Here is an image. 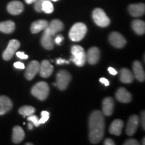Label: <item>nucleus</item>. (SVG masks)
<instances>
[{"mask_svg":"<svg viewBox=\"0 0 145 145\" xmlns=\"http://www.w3.org/2000/svg\"><path fill=\"white\" fill-rule=\"evenodd\" d=\"M90 142L96 144L102 140L104 135L105 120L104 114L99 110H95L91 114L89 118Z\"/></svg>","mask_w":145,"mask_h":145,"instance_id":"1","label":"nucleus"},{"mask_svg":"<svg viewBox=\"0 0 145 145\" xmlns=\"http://www.w3.org/2000/svg\"><path fill=\"white\" fill-rule=\"evenodd\" d=\"M88 32V28L83 23L78 22L73 25L71 28L69 34L70 39L72 41L79 42L83 39Z\"/></svg>","mask_w":145,"mask_h":145,"instance_id":"2","label":"nucleus"},{"mask_svg":"<svg viewBox=\"0 0 145 145\" xmlns=\"http://www.w3.org/2000/svg\"><path fill=\"white\" fill-rule=\"evenodd\" d=\"M72 57L71 60L78 67H83L86 64V53L85 52L84 48L79 45H74L71 47Z\"/></svg>","mask_w":145,"mask_h":145,"instance_id":"3","label":"nucleus"},{"mask_svg":"<svg viewBox=\"0 0 145 145\" xmlns=\"http://www.w3.org/2000/svg\"><path fill=\"white\" fill-rule=\"evenodd\" d=\"M49 86H48V83L44 82V81H40V82L36 83L32 87L31 90L32 95L42 101L44 100L48 97V95H49Z\"/></svg>","mask_w":145,"mask_h":145,"instance_id":"4","label":"nucleus"},{"mask_svg":"<svg viewBox=\"0 0 145 145\" xmlns=\"http://www.w3.org/2000/svg\"><path fill=\"white\" fill-rule=\"evenodd\" d=\"M92 18L96 24L99 27H107L110 25V20L102 9L95 8L92 13Z\"/></svg>","mask_w":145,"mask_h":145,"instance_id":"5","label":"nucleus"},{"mask_svg":"<svg viewBox=\"0 0 145 145\" xmlns=\"http://www.w3.org/2000/svg\"><path fill=\"white\" fill-rule=\"evenodd\" d=\"M57 88L60 90H65L67 88L71 80V75L68 71L65 70H61L58 72L57 75Z\"/></svg>","mask_w":145,"mask_h":145,"instance_id":"6","label":"nucleus"},{"mask_svg":"<svg viewBox=\"0 0 145 145\" xmlns=\"http://www.w3.org/2000/svg\"><path fill=\"white\" fill-rule=\"evenodd\" d=\"M20 42L18 40H11L9 42L6 49L3 52V59L5 61H10L15 54L16 51H17V50L20 48Z\"/></svg>","mask_w":145,"mask_h":145,"instance_id":"7","label":"nucleus"},{"mask_svg":"<svg viewBox=\"0 0 145 145\" xmlns=\"http://www.w3.org/2000/svg\"><path fill=\"white\" fill-rule=\"evenodd\" d=\"M109 42L112 46L118 48H123L126 44V40L122 34L114 32L109 36Z\"/></svg>","mask_w":145,"mask_h":145,"instance_id":"8","label":"nucleus"},{"mask_svg":"<svg viewBox=\"0 0 145 145\" xmlns=\"http://www.w3.org/2000/svg\"><path fill=\"white\" fill-rule=\"evenodd\" d=\"M40 71V63L37 61H32L27 67L25 77L28 80L30 81L37 75Z\"/></svg>","mask_w":145,"mask_h":145,"instance_id":"9","label":"nucleus"},{"mask_svg":"<svg viewBox=\"0 0 145 145\" xmlns=\"http://www.w3.org/2000/svg\"><path fill=\"white\" fill-rule=\"evenodd\" d=\"M139 121H140V120H139L138 116L137 115H132L130 117L126 129L127 135L130 136V137L135 135L138 126Z\"/></svg>","mask_w":145,"mask_h":145,"instance_id":"10","label":"nucleus"},{"mask_svg":"<svg viewBox=\"0 0 145 145\" xmlns=\"http://www.w3.org/2000/svg\"><path fill=\"white\" fill-rule=\"evenodd\" d=\"M54 71L53 66L47 60H44L40 64V75L43 78H48L52 75Z\"/></svg>","mask_w":145,"mask_h":145,"instance_id":"11","label":"nucleus"},{"mask_svg":"<svg viewBox=\"0 0 145 145\" xmlns=\"http://www.w3.org/2000/svg\"><path fill=\"white\" fill-rule=\"evenodd\" d=\"M100 58V51L97 47H91L86 54L87 61L91 65H95Z\"/></svg>","mask_w":145,"mask_h":145,"instance_id":"12","label":"nucleus"},{"mask_svg":"<svg viewBox=\"0 0 145 145\" xmlns=\"http://www.w3.org/2000/svg\"><path fill=\"white\" fill-rule=\"evenodd\" d=\"M53 36L46 29H45L43 35L41 38V44L45 49L52 50L54 48Z\"/></svg>","mask_w":145,"mask_h":145,"instance_id":"13","label":"nucleus"},{"mask_svg":"<svg viewBox=\"0 0 145 145\" xmlns=\"http://www.w3.org/2000/svg\"><path fill=\"white\" fill-rule=\"evenodd\" d=\"M133 74L135 78L138 81H144L145 80V73L142 64L140 61H135L133 63Z\"/></svg>","mask_w":145,"mask_h":145,"instance_id":"14","label":"nucleus"},{"mask_svg":"<svg viewBox=\"0 0 145 145\" xmlns=\"http://www.w3.org/2000/svg\"><path fill=\"white\" fill-rule=\"evenodd\" d=\"M7 10L12 15H19L24 11V5L20 1H12L8 3Z\"/></svg>","mask_w":145,"mask_h":145,"instance_id":"15","label":"nucleus"},{"mask_svg":"<svg viewBox=\"0 0 145 145\" xmlns=\"http://www.w3.org/2000/svg\"><path fill=\"white\" fill-rule=\"evenodd\" d=\"M114 109V101L113 98L108 97H106L103 101L102 104V113L104 115L110 116L113 114Z\"/></svg>","mask_w":145,"mask_h":145,"instance_id":"16","label":"nucleus"},{"mask_svg":"<svg viewBox=\"0 0 145 145\" xmlns=\"http://www.w3.org/2000/svg\"><path fill=\"white\" fill-rule=\"evenodd\" d=\"M130 15L133 17H140L144 14L145 5L144 3H137L131 4L128 7Z\"/></svg>","mask_w":145,"mask_h":145,"instance_id":"17","label":"nucleus"},{"mask_svg":"<svg viewBox=\"0 0 145 145\" xmlns=\"http://www.w3.org/2000/svg\"><path fill=\"white\" fill-rule=\"evenodd\" d=\"M48 32H50L52 36H54L58 32L62 31L64 29V24L59 20H53L46 28Z\"/></svg>","mask_w":145,"mask_h":145,"instance_id":"18","label":"nucleus"},{"mask_svg":"<svg viewBox=\"0 0 145 145\" xmlns=\"http://www.w3.org/2000/svg\"><path fill=\"white\" fill-rule=\"evenodd\" d=\"M117 100L122 103H129L132 100V95L124 88H120L116 93Z\"/></svg>","mask_w":145,"mask_h":145,"instance_id":"19","label":"nucleus"},{"mask_svg":"<svg viewBox=\"0 0 145 145\" xmlns=\"http://www.w3.org/2000/svg\"><path fill=\"white\" fill-rule=\"evenodd\" d=\"M123 126H124V122L122 120H115L110 125V128H109V132L111 135L120 136L122 133V130Z\"/></svg>","mask_w":145,"mask_h":145,"instance_id":"20","label":"nucleus"},{"mask_svg":"<svg viewBox=\"0 0 145 145\" xmlns=\"http://www.w3.org/2000/svg\"><path fill=\"white\" fill-rule=\"evenodd\" d=\"M48 24H49V23L46 20H39L34 22L32 24L30 30H31L32 33L37 34L42 31V30H44L48 27Z\"/></svg>","mask_w":145,"mask_h":145,"instance_id":"21","label":"nucleus"},{"mask_svg":"<svg viewBox=\"0 0 145 145\" xmlns=\"http://www.w3.org/2000/svg\"><path fill=\"white\" fill-rule=\"evenodd\" d=\"M25 137L24 131L20 126H16L13 128L12 141L14 144H19L24 140Z\"/></svg>","mask_w":145,"mask_h":145,"instance_id":"22","label":"nucleus"},{"mask_svg":"<svg viewBox=\"0 0 145 145\" xmlns=\"http://www.w3.org/2000/svg\"><path fill=\"white\" fill-rule=\"evenodd\" d=\"M135 76L133 72H132L128 69H122L120 71V80L124 83H131L134 81Z\"/></svg>","mask_w":145,"mask_h":145,"instance_id":"23","label":"nucleus"},{"mask_svg":"<svg viewBox=\"0 0 145 145\" xmlns=\"http://www.w3.org/2000/svg\"><path fill=\"white\" fill-rule=\"evenodd\" d=\"M16 28L15 23L11 20L0 22V32L4 34H11Z\"/></svg>","mask_w":145,"mask_h":145,"instance_id":"24","label":"nucleus"},{"mask_svg":"<svg viewBox=\"0 0 145 145\" xmlns=\"http://www.w3.org/2000/svg\"><path fill=\"white\" fill-rule=\"evenodd\" d=\"M132 28L134 31L138 35H142L145 32V23L140 20H136L132 22Z\"/></svg>","mask_w":145,"mask_h":145,"instance_id":"25","label":"nucleus"},{"mask_svg":"<svg viewBox=\"0 0 145 145\" xmlns=\"http://www.w3.org/2000/svg\"><path fill=\"white\" fill-rule=\"evenodd\" d=\"M0 106L5 110L6 113L10 112L13 107V103L8 97L5 95L0 96Z\"/></svg>","mask_w":145,"mask_h":145,"instance_id":"26","label":"nucleus"},{"mask_svg":"<svg viewBox=\"0 0 145 145\" xmlns=\"http://www.w3.org/2000/svg\"><path fill=\"white\" fill-rule=\"evenodd\" d=\"M36 112V109L32 106H24L21 107L18 110L20 114L23 116V117L29 116L34 114V112Z\"/></svg>","mask_w":145,"mask_h":145,"instance_id":"27","label":"nucleus"},{"mask_svg":"<svg viewBox=\"0 0 145 145\" xmlns=\"http://www.w3.org/2000/svg\"><path fill=\"white\" fill-rule=\"evenodd\" d=\"M54 10V7L50 0L44 1L42 4V12L46 14H51Z\"/></svg>","mask_w":145,"mask_h":145,"instance_id":"28","label":"nucleus"},{"mask_svg":"<svg viewBox=\"0 0 145 145\" xmlns=\"http://www.w3.org/2000/svg\"><path fill=\"white\" fill-rule=\"evenodd\" d=\"M41 115L42 117L39 120V124H42L46 123L48 120L49 119V112H46V111H42L41 112Z\"/></svg>","mask_w":145,"mask_h":145,"instance_id":"29","label":"nucleus"},{"mask_svg":"<svg viewBox=\"0 0 145 145\" xmlns=\"http://www.w3.org/2000/svg\"><path fill=\"white\" fill-rule=\"evenodd\" d=\"M39 118H38L37 116L36 115H34V114H32V115H30L28 116V120L29 122H31L32 124H34V126H35L36 127L39 126Z\"/></svg>","mask_w":145,"mask_h":145,"instance_id":"30","label":"nucleus"},{"mask_svg":"<svg viewBox=\"0 0 145 145\" xmlns=\"http://www.w3.org/2000/svg\"><path fill=\"white\" fill-rule=\"evenodd\" d=\"M46 0H36L34 2V9L37 12H42V4Z\"/></svg>","mask_w":145,"mask_h":145,"instance_id":"31","label":"nucleus"},{"mask_svg":"<svg viewBox=\"0 0 145 145\" xmlns=\"http://www.w3.org/2000/svg\"><path fill=\"white\" fill-rule=\"evenodd\" d=\"M124 145H138L139 142L135 139H128L124 143Z\"/></svg>","mask_w":145,"mask_h":145,"instance_id":"32","label":"nucleus"},{"mask_svg":"<svg viewBox=\"0 0 145 145\" xmlns=\"http://www.w3.org/2000/svg\"><path fill=\"white\" fill-rule=\"evenodd\" d=\"M63 40H64V38H63V36L62 35H61V34H59L57 37L54 39V42L56 43V44H58V45H60L61 44V42H62Z\"/></svg>","mask_w":145,"mask_h":145,"instance_id":"33","label":"nucleus"},{"mask_svg":"<svg viewBox=\"0 0 145 145\" xmlns=\"http://www.w3.org/2000/svg\"><path fill=\"white\" fill-rule=\"evenodd\" d=\"M16 56L20 59H27L28 58V56L27 55L23 52H20V51H18L16 52Z\"/></svg>","mask_w":145,"mask_h":145,"instance_id":"34","label":"nucleus"},{"mask_svg":"<svg viewBox=\"0 0 145 145\" xmlns=\"http://www.w3.org/2000/svg\"><path fill=\"white\" fill-rule=\"evenodd\" d=\"M14 67L16 69H25V65L23 64L22 63L20 62V61H18V62H16L14 64Z\"/></svg>","mask_w":145,"mask_h":145,"instance_id":"35","label":"nucleus"},{"mask_svg":"<svg viewBox=\"0 0 145 145\" xmlns=\"http://www.w3.org/2000/svg\"><path fill=\"white\" fill-rule=\"evenodd\" d=\"M56 63L58 65H62V64H69V61H67V60H65L63 59H61V58H59L58 59L57 61H56Z\"/></svg>","mask_w":145,"mask_h":145,"instance_id":"36","label":"nucleus"},{"mask_svg":"<svg viewBox=\"0 0 145 145\" xmlns=\"http://www.w3.org/2000/svg\"><path fill=\"white\" fill-rule=\"evenodd\" d=\"M99 81H100L101 83H103V84H104L105 86H108L109 85H110V82H109V81L106 79V78H105V77L100 78V79H99Z\"/></svg>","mask_w":145,"mask_h":145,"instance_id":"37","label":"nucleus"},{"mask_svg":"<svg viewBox=\"0 0 145 145\" xmlns=\"http://www.w3.org/2000/svg\"><path fill=\"white\" fill-rule=\"evenodd\" d=\"M144 118H145V115H144V112H142L141 113V124H142L143 130H145V122H144Z\"/></svg>","mask_w":145,"mask_h":145,"instance_id":"38","label":"nucleus"},{"mask_svg":"<svg viewBox=\"0 0 145 145\" xmlns=\"http://www.w3.org/2000/svg\"><path fill=\"white\" fill-rule=\"evenodd\" d=\"M104 144L105 145H114L115 142H114L113 140H112L111 138H107L106 140L104 141Z\"/></svg>","mask_w":145,"mask_h":145,"instance_id":"39","label":"nucleus"},{"mask_svg":"<svg viewBox=\"0 0 145 145\" xmlns=\"http://www.w3.org/2000/svg\"><path fill=\"white\" fill-rule=\"evenodd\" d=\"M108 71H109V72H110V74H111V75H117V73H118V72H117V71L116 70V69H114L113 68V67H109L108 68Z\"/></svg>","mask_w":145,"mask_h":145,"instance_id":"40","label":"nucleus"},{"mask_svg":"<svg viewBox=\"0 0 145 145\" xmlns=\"http://www.w3.org/2000/svg\"><path fill=\"white\" fill-rule=\"evenodd\" d=\"M5 114H6V112H5V110H3V109L1 108V106H0V116H3Z\"/></svg>","mask_w":145,"mask_h":145,"instance_id":"41","label":"nucleus"},{"mask_svg":"<svg viewBox=\"0 0 145 145\" xmlns=\"http://www.w3.org/2000/svg\"><path fill=\"white\" fill-rule=\"evenodd\" d=\"M36 0H25V1H26V3H28V4H31V3H33L35 2Z\"/></svg>","mask_w":145,"mask_h":145,"instance_id":"42","label":"nucleus"},{"mask_svg":"<svg viewBox=\"0 0 145 145\" xmlns=\"http://www.w3.org/2000/svg\"><path fill=\"white\" fill-rule=\"evenodd\" d=\"M28 126L29 130H32V128H33V126H34V124H32L31 122H29Z\"/></svg>","mask_w":145,"mask_h":145,"instance_id":"43","label":"nucleus"},{"mask_svg":"<svg viewBox=\"0 0 145 145\" xmlns=\"http://www.w3.org/2000/svg\"><path fill=\"white\" fill-rule=\"evenodd\" d=\"M144 140H145V138H143V140H142V144H145Z\"/></svg>","mask_w":145,"mask_h":145,"instance_id":"44","label":"nucleus"},{"mask_svg":"<svg viewBox=\"0 0 145 145\" xmlns=\"http://www.w3.org/2000/svg\"><path fill=\"white\" fill-rule=\"evenodd\" d=\"M26 145H32L33 144H32V143H26Z\"/></svg>","mask_w":145,"mask_h":145,"instance_id":"45","label":"nucleus"},{"mask_svg":"<svg viewBox=\"0 0 145 145\" xmlns=\"http://www.w3.org/2000/svg\"><path fill=\"white\" fill-rule=\"evenodd\" d=\"M50 1H59V0H50Z\"/></svg>","mask_w":145,"mask_h":145,"instance_id":"46","label":"nucleus"}]
</instances>
